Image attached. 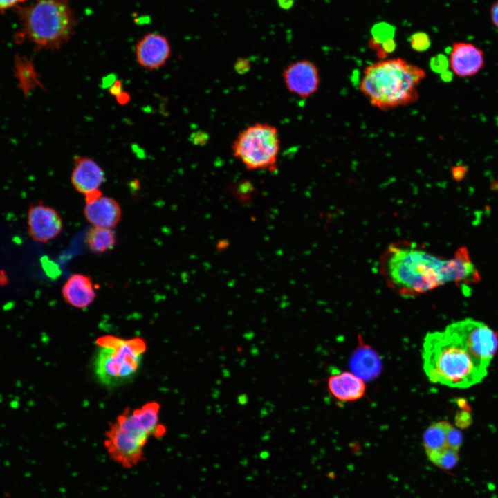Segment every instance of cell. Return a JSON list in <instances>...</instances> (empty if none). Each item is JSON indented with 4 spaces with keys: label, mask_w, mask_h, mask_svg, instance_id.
<instances>
[{
    "label": "cell",
    "mask_w": 498,
    "mask_h": 498,
    "mask_svg": "<svg viewBox=\"0 0 498 498\" xmlns=\"http://www.w3.org/2000/svg\"><path fill=\"white\" fill-rule=\"evenodd\" d=\"M423 370L433 383L465 389L486 376L488 366L448 326L427 333L422 349Z\"/></svg>",
    "instance_id": "6da1fadb"
},
{
    "label": "cell",
    "mask_w": 498,
    "mask_h": 498,
    "mask_svg": "<svg viewBox=\"0 0 498 498\" xmlns=\"http://www.w3.org/2000/svg\"><path fill=\"white\" fill-rule=\"evenodd\" d=\"M445 260L414 243L400 241L383 252L380 271L390 288L403 297H414L445 283Z\"/></svg>",
    "instance_id": "7a4b0ae2"
},
{
    "label": "cell",
    "mask_w": 498,
    "mask_h": 498,
    "mask_svg": "<svg viewBox=\"0 0 498 498\" xmlns=\"http://www.w3.org/2000/svg\"><path fill=\"white\" fill-rule=\"evenodd\" d=\"M160 411L158 403L149 401L119 414L104 433L103 443L110 460L124 469L138 466L145 459L149 440L166 433Z\"/></svg>",
    "instance_id": "3957f363"
},
{
    "label": "cell",
    "mask_w": 498,
    "mask_h": 498,
    "mask_svg": "<svg viewBox=\"0 0 498 498\" xmlns=\"http://www.w3.org/2000/svg\"><path fill=\"white\" fill-rule=\"evenodd\" d=\"M425 71L402 58L380 60L363 71L359 89L370 104L382 111L416 102Z\"/></svg>",
    "instance_id": "277c9868"
},
{
    "label": "cell",
    "mask_w": 498,
    "mask_h": 498,
    "mask_svg": "<svg viewBox=\"0 0 498 498\" xmlns=\"http://www.w3.org/2000/svg\"><path fill=\"white\" fill-rule=\"evenodd\" d=\"M15 10L21 28L17 43L27 40L38 50H58L75 33L77 21L71 0H28Z\"/></svg>",
    "instance_id": "5b68a950"
},
{
    "label": "cell",
    "mask_w": 498,
    "mask_h": 498,
    "mask_svg": "<svg viewBox=\"0 0 498 498\" xmlns=\"http://www.w3.org/2000/svg\"><path fill=\"white\" fill-rule=\"evenodd\" d=\"M146 349L142 338L99 337L95 342L91 361L95 379L108 389L131 382L141 368Z\"/></svg>",
    "instance_id": "8992f818"
},
{
    "label": "cell",
    "mask_w": 498,
    "mask_h": 498,
    "mask_svg": "<svg viewBox=\"0 0 498 498\" xmlns=\"http://www.w3.org/2000/svg\"><path fill=\"white\" fill-rule=\"evenodd\" d=\"M280 149L277 128L256 122L239 133L232 145V155L248 170L277 169Z\"/></svg>",
    "instance_id": "52a82bcc"
},
{
    "label": "cell",
    "mask_w": 498,
    "mask_h": 498,
    "mask_svg": "<svg viewBox=\"0 0 498 498\" xmlns=\"http://www.w3.org/2000/svg\"><path fill=\"white\" fill-rule=\"evenodd\" d=\"M448 327L455 332L479 360L490 365L498 348L497 334L484 323L470 318Z\"/></svg>",
    "instance_id": "ba28073f"
},
{
    "label": "cell",
    "mask_w": 498,
    "mask_h": 498,
    "mask_svg": "<svg viewBox=\"0 0 498 498\" xmlns=\"http://www.w3.org/2000/svg\"><path fill=\"white\" fill-rule=\"evenodd\" d=\"M26 218L28 234L35 242L46 243L62 231L63 221L59 212L41 201L29 206Z\"/></svg>",
    "instance_id": "9c48e42d"
},
{
    "label": "cell",
    "mask_w": 498,
    "mask_h": 498,
    "mask_svg": "<svg viewBox=\"0 0 498 498\" xmlns=\"http://www.w3.org/2000/svg\"><path fill=\"white\" fill-rule=\"evenodd\" d=\"M286 89L292 94L306 99L319 89L320 75L317 66L308 59L297 60L288 64L282 71Z\"/></svg>",
    "instance_id": "30bf717a"
},
{
    "label": "cell",
    "mask_w": 498,
    "mask_h": 498,
    "mask_svg": "<svg viewBox=\"0 0 498 498\" xmlns=\"http://www.w3.org/2000/svg\"><path fill=\"white\" fill-rule=\"evenodd\" d=\"M135 53L140 66L147 70H155L165 65L169 58L170 44L164 35L149 33L138 42Z\"/></svg>",
    "instance_id": "8fae6325"
},
{
    "label": "cell",
    "mask_w": 498,
    "mask_h": 498,
    "mask_svg": "<svg viewBox=\"0 0 498 498\" xmlns=\"http://www.w3.org/2000/svg\"><path fill=\"white\" fill-rule=\"evenodd\" d=\"M452 71L461 77L476 75L484 66V53L471 43L458 42L452 44L449 55Z\"/></svg>",
    "instance_id": "7c38bea8"
},
{
    "label": "cell",
    "mask_w": 498,
    "mask_h": 498,
    "mask_svg": "<svg viewBox=\"0 0 498 498\" xmlns=\"http://www.w3.org/2000/svg\"><path fill=\"white\" fill-rule=\"evenodd\" d=\"M462 434L449 422L441 421L431 424L423 436V443L427 456L452 449L459 451Z\"/></svg>",
    "instance_id": "4fadbf2b"
},
{
    "label": "cell",
    "mask_w": 498,
    "mask_h": 498,
    "mask_svg": "<svg viewBox=\"0 0 498 498\" xmlns=\"http://www.w3.org/2000/svg\"><path fill=\"white\" fill-rule=\"evenodd\" d=\"M75 166L71 180L74 188L80 193L86 194L99 190L105 180V175L101 167L93 159L76 156Z\"/></svg>",
    "instance_id": "5bb4252c"
},
{
    "label": "cell",
    "mask_w": 498,
    "mask_h": 498,
    "mask_svg": "<svg viewBox=\"0 0 498 498\" xmlns=\"http://www.w3.org/2000/svg\"><path fill=\"white\" fill-rule=\"evenodd\" d=\"M86 219L95 227L112 228L120 221L122 210L114 199L103 195L86 203L84 208Z\"/></svg>",
    "instance_id": "9a60e30c"
},
{
    "label": "cell",
    "mask_w": 498,
    "mask_h": 498,
    "mask_svg": "<svg viewBox=\"0 0 498 498\" xmlns=\"http://www.w3.org/2000/svg\"><path fill=\"white\" fill-rule=\"evenodd\" d=\"M65 302L77 308L89 306L95 299L96 293L89 276L73 274L68 278L62 288Z\"/></svg>",
    "instance_id": "2e32d148"
},
{
    "label": "cell",
    "mask_w": 498,
    "mask_h": 498,
    "mask_svg": "<svg viewBox=\"0 0 498 498\" xmlns=\"http://www.w3.org/2000/svg\"><path fill=\"white\" fill-rule=\"evenodd\" d=\"M443 276L446 283L476 282L480 279L465 247L459 248L452 258L445 260Z\"/></svg>",
    "instance_id": "e0dca14e"
},
{
    "label": "cell",
    "mask_w": 498,
    "mask_h": 498,
    "mask_svg": "<svg viewBox=\"0 0 498 498\" xmlns=\"http://www.w3.org/2000/svg\"><path fill=\"white\" fill-rule=\"evenodd\" d=\"M328 388L334 398L343 402L361 398L366 389L362 379L349 371L333 374L328 379Z\"/></svg>",
    "instance_id": "ac0fdd59"
},
{
    "label": "cell",
    "mask_w": 498,
    "mask_h": 498,
    "mask_svg": "<svg viewBox=\"0 0 498 498\" xmlns=\"http://www.w3.org/2000/svg\"><path fill=\"white\" fill-rule=\"evenodd\" d=\"M14 72L18 82V87L24 95H28L37 87L43 88L33 61L27 57L19 55L15 56Z\"/></svg>",
    "instance_id": "d6986e66"
},
{
    "label": "cell",
    "mask_w": 498,
    "mask_h": 498,
    "mask_svg": "<svg viewBox=\"0 0 498 498\" xmlns=\"http://www.w3.org/2000/svg\"><path fill=\"white\" fill-rule=\"evenodd\" d=\"M85 241L92 252L103 253L113 248L116 237L111 228L93 226L87 231Z\"/></svg>",
    "instance_id": "ffe728a7"
},
{
    "label": "cell",
    "mask_w": 498,
    "mask_h": 498,
    "mask_svg": "<svg viewBox=\"0 0 498 498\" xmlns=\"http://www.w3.org/2000/svg\"><path fill=\"white\" fill-rule=\"evenodd\" d=\"M351 367L360 378H370L376 374L379 367V360L376 355L368 349L359 350L353 356Z\"/></svg>",
    "instance_id": "44dd1931"
},
{
    "label": "cell",
    "mask_w": 498,
    "mask_h": 498,
    "mask_svg": "<svg viewBox=\"0 0 498 498\" xmlns=\"http://www.w3.org/2000/svg\"><path fill=\"white\" fill-rule=\"evenodd\" d=\"M459 452L449 449L427 456L430 461L437 467L449 470L454 468L459 459Z\"/></svg>",
    "instance_id": "7402d4cb"
},
{
    "label": "cell",
    "mask_w": 498,
    "mask_h": 498,
    "mask_svg": "<svg viewBox=\"0 0 498 498\" xmlns=\"http://www.w3.org/2000/svg\"><path fill=\"white\" fill-rule=\"evenodd\" d=\"M28 0H0V12H6L11 9L16 10Z\"/></svg>",
    "instance_id": "603a6c76"
},
{
    "label": "cell",
    "mask_w": 498,
    "mask_h": 498,
    "mask_svg": "<svg viewBox=\"0 0 498 498\" xmlns=\"http://www.w3.org/2000/svg\"><path fill=\"white\" fill-rule=\"evenodd\" d=\"M122 91V83L120 80H115L109 87L110 93L115 98Z\"/></svg>",
    "instance_id": "cb8c5ba5"
},
{
    "label": "cell",
    "mask_w": 498,
    "mask_h": 498,
    "mask_svg": "<svg viewBox=\"0 0 498 498\" xmlns=\"http://www.w3.org/2000/svg\"><path fill=\"white\" fill-rule=\"evenodd\" d=\"M490 17L492 24L498 28V1L495 2L490 8Z\"/></svg>",
    "instance_id": "d4e9b609"
},
{
    "label": "cell",
    "mask_w": 498,
    "mask_h": 498,
    "mask_svg": "<svg viewBox=\"0 0 498 498\" xmlns=\"http://www.w3.org/2000/svg\"><path fill=\"white\" fill-rule=\"evenodd\" d=\"M130 98V95L124 91L116 97L117 102L121 105L127 104L129 102Z\"/></svg>",
    "instance_id": "484cf974"
},
{
    "label": "cell",
    "mask_w": 498,
    "mask_h": 498,
    "mask_svg": "<svg viewBox=\"0 0 498 498\" xmlns=\"http://www.w3.org/2000/svg\"><path fill=\"white\" fill-rule=\"evenodd\" d=\"M452 173L454 178L460 180L464 176L465 169L463 167H454L452 169Z\"/></svg>",
    "instance_id": "4316f807"
},
{
    "label": "cell",
    "mask_w": 498,
    "mask_h": 498,
    "mask_svg": "<svg viewBox=\"0 0 498 498\" xmlns=\"http://www.w3.org/2000/svg\"><path fill=\"white\" fill-rule=\"evenodd\" d=\"M277 2L284 9L290 8L293 4V0H277Z\"/></svg>",
    "instance_id": "83f0119b"
}]
</instances>
